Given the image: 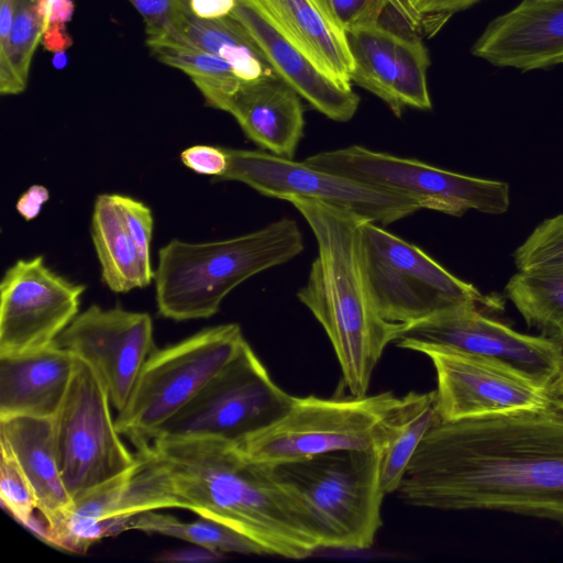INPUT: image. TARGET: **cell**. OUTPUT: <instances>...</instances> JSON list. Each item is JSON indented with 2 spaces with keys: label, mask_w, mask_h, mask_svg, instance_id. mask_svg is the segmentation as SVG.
I'll use <instances>...</instances> for the list:
<instances>
[{
  "label": "cell",
  "mask_w": 563,
  "mask_h": 563,
  "mask_svg": "<svg viewBox=\"0 0 563 563\" xmlns=\"http://www.w3.org/2000/svg\"><path fill=\"white\" fill-rule=\"evenodd\" d=\"M287 36L339 84L351 87L353 59L345 32L321 0H256Z\"/></svg>",
  "instance_id": "7402d4cb"
},
{
  "label": "cell",
  "mask_w": 563,
  "mask_h": 563,
  "mask_svg": "<svg viewBox=\"0 0 563 563\" xmlns=\"http://www.w3.org/2000/svg\"><path fill=\"white\" fill-rule=\"evenodd\" d=\"M398 347L426 354L451 351L489 360L551 390L563 368V345L543 335L518 332L487 316L483 307L465 303L404 325Z\"/></svg>",
  "instance_id": "7c38bea8"
},
{
  "label": "cell",
  "mask_w": 563,
  "mask_h": 563,
  "mask_svg": "<svg viewBox=\"0 0 563 563\" xmlns=\"http://www.w3.org/2000/svg\"><path fill=\"white\" fill-rule=\"evenodd\" d=\"M0 441L19 462L34 489L37 508L49 523L73 504L56 460L52 418L0 419Z\"/></svg>",
  "instance_id": "cb8c5ba5"
},
{
  "label": "cell",
  "mask_w": 563,
  "mask_h": 563,
  "mask_svg": "<svg viewBox=\"0 0 563 563\" xmlns=\"http://www.w3.org/2000/svg\"><path fill=\"white\" fill-rule=\"evenodd\" d=\"M85 290L53 272L41 255L18 260L0 283V356L52 345L78 314Z\"/></svg>",
  "instance_id": "5bb4252c"
},
{
  "label": "cell",
  "mask_w": 563,
  "mask_h": 563,
  "mask_svg": "<svg viewBox=\"0 0 563 563\" xmlns=\"http://www.w3.org/2000/svg\"><path fill=\"white\" fill-rule=\"evenodd\" d=\"M443 421L558 408L550 389L499 363L451 351L426 353Z\"/></svg>",
  "instance_id": "9a60e30c"
},
{
  "label": "cell",
  "mask_w": 563,
  "mask_h": 563,
  "mask_svg": "<svg viewBox=\"0 0 563 563\" xmlns=\"http://www.w3.org/2000/svg\"><path fill=\"white\" fill-rule=\"evenodd\" d=\"M472 54L522 71L562 64L563 0H521L488 23Z\"/></svg>",
  "instance_id": "d6986e66"
},
{
  "label": "cell",
  "mask_w": 563,
  "mask_h": 563,
  "mask_svg": "<svg viewBox=\"0 0 563 563\" xmlns=\"http://www.w3.org/2000/svg\"><path fill=\"white\" fill-rule=\"evenodd\" d=\"M181 163L197 174L213 176L217 180L228 168V154L224 147L197 144L180 153Z\"/></svg>",
  "instance_id": "8d00e7d4"
},
{
  "label": "cell",
  "mask_w": 563,
  "mask_h": 563,
  "mask_svg": "<svg viewBox=\"0 0 563 563\" xmlns=\"http://www.w3.org/2000/svg\"><path fill=\"white\" fill-rule=\"evenodd\" d=\"M133 468L88 490L53 518L47 544L85 554L101 539L129 530L132 517L124 503Z\"/></svg>",
  "instance_id": "603a6c76"
},
{
  "label": "cell",
  "mask_w": 563,
  "mask_h": 563,
  "mask_svg": "<svg viewBox=\"0 0 563 563\" xmlns=\"http://www.w3.org/2000/svg\"><path fill=\"white\" fill-rule=\"evenodd\" d=\"M556 407L563 410V368L551 386Z\"/></svg>",
  "instance_id": "7bdbcfd3"
},
{
  "label": "cell",
  "mask_w": 563,
  "mask_h": 563,
  "mask_svg": "<svg viewBox=\"0 0 563 563\" xmlns=\"http://www.w3.org/2000/svg\"><path fill=\"white\" fill-rule=\"evenodd\" d=\"M74 9L71 0H36L43 33L51 29L66 27V23L71 20Z\"/></svg>",
  "instance_id": "f35d334b"
},
{
  "label": "cell",
  "mask_w": 563,
  "mask_h": 563,
  "mask_svg": "<svg viewBox=\"0 0 563 563\" xmlns=\"http://www.w3.org/2000/svg\"><path fill=\"white\" fill-rule=\"evenodd\" d=\"M231 15L249 30L275 73L316 110L339 122L354 117L358 96L305 54L256 0H238Z\"/></svg>",
  "instance_id": "ac0fdd59"
},
{
  "label": "cell",
  "mask_w": 563,
  "mask_h": 563,
  "mask_svg": "<svg viewBox=\"0 0 563 563\" xmlns=\"http://www.w3.org/2000/svg\"><path fill=\"white\" fill-rule=\"evenodd\" d=\"M146 44L161 63L188 75L211 108L221 110L242 82L222 58L181 38L164 36Z\"/></svg>",
  "instance_id": "83f0119b"
},
{
  "label": "cell",
  "mask_w": 563,
  "mask_h": 563,
  "mask_svg": "<svg viewBox=\"0 0 563 563\" xmlns=\"http://www.w3.org/2000/svg\"><path fill=\"white\" fill-rule=\"evenodd\" d=\"M77 361L75 354L54 343L0 356V419L53 418L66 396Z\"/></svg>",
  "instance_id": "44dd1931"
},
{
  "label": "cell",
  "mask_w": 563,
  "mask_h": 563,
  "mask_svg": "<svg viewBox=\"0 0 563 563\" xmlns=\"http://www.w3.org/2000/svg\"><path fill=\"white\" fill-rule=\"evenodd\" d=\"M49 191L43 185L30 186L18 199L15 209L26 221L35 219L48 201Z\"/></svg>",
  "instance_id": "60d3db41"
},
{
  "label": "cell",
  "mask_w": 563,
  "mask_h": 563,
  "mask_svg": "<svg viewBox=\"0 0 563 563\" xmlns=\"http://www.w3.org/2000/svg\"><path fill=\"white\" fill-rule=\"evenodd\" d=\"M302 250L300 229L288 218L221 241L172 240L158 252L157 311L174 321L210 318L244 280L290 261Z\"/></svg>",
  "instance_id": "277c9868"
},
{
  "label": "cell",
  "mask_w": 563,
  "mask_h": 563,
  "mask_svg": "<svg viewBox=\"0 0 563 563\" xmlns=\"http://www.w3.org/2000/svg\"><path fill=\"white\" fill-rule=\"evenodd\" d=\"M119 211L124 220L146 274L154 280L155 272L151 263V242L153 236V216L151 209L132 197L113 194Z\"/></svg>",
  "instance_id": "836d02e7"
},
{
  "label": "cell",
  "mask_w": 563,
  "mask_h": 563,
  "mask_svg": "<svg viewBox=\"0 0 563 563\" xmlns=\"http://www.w3.org/2000/svg\"><path fill=\"white\" fill-rule=\"evenodd\" d=\"M129 530L176 538L222 554L266 555L264 550L246 536L205 517L192 522H184L170 515L147 510L131 518Z\"/></svg>",
  "instance_id": "f546056e"
},
{
  "label": "cell",
  "mask_w": 563,
  "mask_h": 563,
  "mask_svg": "<svg viewBox=\"0 0 563 563\" xmlns=\"http://www.w3.org/2000/svg\"><path fill=\"white\" fill-rule=\"evenodd\" d=\"M360 245L372 298L388 322L407 325L465 303L496 306L420 247L375 222H361Z\"/></svg>",
  "instance_id": "52a82bcc"
},
{
  "label": "cell",
  "mask_w": 563,
  "mask_h": 563,
  "mask_svg": "<svg viewBox=\"0 0 563 563\" xmlns=\"http://www.w3.org/2000/svg\"><path fill=\"white\" fill-rule=\"evenodd\" d=\"M91 238L101 267L102 282L114 292L148 286L137 247L126 229L113 194L96 198L91 217Z\"/></svg>",
  "instance_id": "d4e9b609"
},
{
  "label": "cell",
  "mask_w": 563,
  "mask_h": 563,
  "mask_svg": "<svg viewBox=\"0 0 563 563\" xmlns=\"http://www.w3.org/2000/svg\"><path fill=\"white\" fill-rule=\"evenodd\" d=\"M294 398L272 379L244 340L198 394L154 432L151 442L212 438L239 444L280 419Z\"/></svg>",
  "instance_id": "9c48e42d"
},
{
  "label": "cell",
  "mask_w": 563,
  "mask_h": 563,
  "mask_svg": "<svg viewBox=\"0 0 563 563\" xmlns=\"http://www.w3.org/2000/svg\"><path fill=\"white\" fill-rule=\"evenodd\" d=\"M42 35L43 25L36 0H22L7 37L0 42L1 95H19L25 90L31 63Z\"/></svg>",
  "instance_id": "4dcf8cb0"
},
{
  "label": "cell",
  "mask_w": 563,
  "mask_h": 563,
  "mask_svg": "<svg viewBox=\"0 0 563 563\" xmlns=\"http://www.w3.org/2000/svg\"><path fill=\"white\" fill-rule=\"evenodd\" d=\"M0 498L3 508L24 525L37 508V498L10 448L0 441Z\"/></svg>",
  "instance_id": "d6a6232c"
},
{
  "label": "cell",
  "mask_w": 563,
  "mask_h": 563,
  "mask_svg": "<svg viewBox=\"0 0 563 563\" xmlns=\"http://www.w3.org/2000/svg\"><path fill=\"white\" fill-rule=\"evenodd\" d=\"M399 400L390 391L350 399L295 397L280 419L235 445L269 465L342 450H380Z\"/></svg>",
  "instance_id": "8992f818"
},
{
  "label": "cell",
  "mask_w": 563,
  "mask_h": 563,
  "mask_svg": "<svg viewBox=\"0 0 563 563\" xmlns=\"http://www.w3.org/2000/svg\"><path fill=\"white\" fill-rule=\"evenodd\" d=\"M269 465V464H268ZM380 450H342L272 465L309 514L322 549L373 547L386 496L379 479Z\"/></svg>",
  "instance_id": "5b68a950"
},
{
  "label": "cell",
  "mask_w": 563,
  "mask_h": 563,
  "mask_svg": "<svg viewBox=\"0 0 563 563\" xmlns=\"http://www.w3.org/2000/svg\"><path fill=\"white\" fill-rule=\"evenodd\" d=\"M518 271L563 267V213L539 223L514 253Z\"/></svg>",
  "instance_id": "1f68e13d"
},
{
  "label": "cell",
  "mask_w": 563,
  "mask_h": 563,
  "mask_svg": "<svg viewBox=\"0 0 563 563\" xmlns=\"http://www.w3.org/2000/svg\"><path fill=\"white\" fill-rule=\"evenodd\" d=\"M228 168L218 180L247 185L257 192L289 201L311 199L349 211L365 221L389 224L423 209L408 195L387 191L265 151L224 147Z\"/></svg>",
  "instance_id": "4fadbf2b"
},
{
  "label": "cell",
  "mask_w": 563,
  "mask_h": 563,
  "mask_svg": "<svg viewBox=\"0 0 563 563\" xmlns=\"http://www.w3.org/2000/svg\"><path fill=\"white\" fill-rule=\"evenodd\" d=\"M505 294L529 327L563 345V267L518 271Z\"/></svg>",
  "instance_id": "f1b7e54d"
},
{
  "label": "cell",
  "mask_w": 563,
  "mask_h": 563,
  "mask_svg": "<svg viewBox=\"0 0 563 563\" xmlns=\"http://www.w3.org/2000/svg\"><path fill=\"white\" fill-rule=\"evenodd\" d=\"M142 15L146 40L177 37L179 12L174 0H129Z\"/></svg>",
  "instance_id": "d590c367"
},
{
  "label": "cell",
  "mask_w": 563,
  "mask_h": 563,
  "mask_svg": "<svg viewBox=\"0 0 563 563\" xmlns=\"http://www.w3.org/2000/svg\"><path fill=\"white\" fill-rule=\"evenodd\" d=\"M441 421L435 390L400 397L390 434L380 449L379 479L385 495L397 492L418 446Z\"/></svg>",
  "instance_id": "4316f807"
},
{
  "label": "cell",
  "mask_w": 563,
  "mask_h": 563,
  "mask_svg": "<svg viewBox=\"0 0 563 563\" xmlns=\"http://www.w3.org/2000/svg\"><path fill=\"white\" fill-rule=\"evenodd\" d=\"M222 553L196 545L168 550L156 558L161 562H216L223 559Z\"/></svg>",
  "instance_id": "b9f144b4"
},
{
  "label": "cell",
  "mask_w": 563,
  "mask_h": 563,
  "mask_svg": "<svg viewBox=\"0 0 563 563\" xmlns=\"http://www.w3.org/2000/svg\"><path fill=\"white\" fill-rule=\"evenodd\" d=\"M130 484L135 514L183 508L221 522L266 555L302 560L322 549L306 508L272 465L212 438H157L136 449Z\"/></svg>",
  "instance_id": "7a4b0ae2"
},
{
  "label": "cell",
  "mask_w": 563,
  "mask_h": 563,
  "mask_svg": "<svg viewBox=\"0 0 563 563\" xmlns=\"http://www.w3.org/2000/svg\"><path fill=\"white\" fill-rule=\"evenodd\" d=\"M236 323L203 329L185 340L155 350L144 363L115 428L135 449L148 444L154 432L232 358L244 341Z\"/></svg>",
  "instance_id": "ba28073f"
},
{
  "label": "cell",
  "mask_w": 563,
  "mask_h": 563,
  "mask_svg": "<svg viewBox=\"0 0 563 563\" xmlns=\"http://www.w3.org/2000/svg\"><path fill=\"white\" fill-rule=\"evenodd\" d=\"M110 397L99 376L82 360L66 396L52 418L56 460L71 501L133 468L110 411Z\"/></svg>",
  "instance_id": "8fae6325"
},
{
  "label": "cell",
  "mask_w": 563,
  "mask_h": 563,
  "mask_svg": "<svg viewBox=\"0 0 563 563\" xmlns=\"http://www.w3.org/2000/svg\"><path fill=\"white\" fill-rule=\"evenodd\" d=\"M345 35L353 59L351 81L380 98L397 117L407 107L431 109L430 59L419 36L383 23L356 27Z\"/></svg>",
  "instance_id": "e0dca14e"
},
{
  "label": "cell",
  "mask_w": 563,
  "mask_h": 563,
  "mask_svg": "<svg viewBox=\"0 0 563 563\" xmlns=\"http://www.w3.org/2000/svg\"><path fill=\"white\" fill-rule=\"evenodd\" d=\"M335 23L344 31L383 23L386 9L400 0H321Z\"/></svg>",
  "instance_id": "e575fe53"
},
{
  "label": "cell",
  "mask_w": 563,
  "mask_h": 563,
  "mask_svg": "<svg viewBox=\"0 0 563 563\" xmlns=\"http://www.w3.org/2000/svg\"><path fill=\"white\" fill-rule=\"evenodd\" d=\"M404 2V4L406 5V8L408 9V12H409V8L417 1V0H401ZM410 14V13H409Z\"/></svg>",
  "instance_id": "ee69618b"
},
{
  "label": "cell",
  "mask_w": 563,
  "mask_h": 563,
  "mask_svg": "<svg viewBox=\"0 0 563 563\" xmlns=\"http://www.w3.org/2000/svg\"><path fill=\"white\" fill-rule=\"evenodd\" d=\"M478 0H417L410 8L409 13L415 16H438L448 19L455 12L465 10Z\"/></svg>",
  "instance_id": "ab89813d"
},
{
  "label": "cell",
  "mask_w": 563,
  "mask_h": 563,
  "mask_svg": "<svg viewBox=\"0 0 563 563\" xmlns=\"http://www.w3.org/2000/svg\"><path fill=\"white\" fill-rule=\"evenodd\" d=\"M178 38L227 62L243 81L276 76L249 30L234 16L200 20L180 14Z\"/></svg>",
  "instance_id": "484cf974"
},
{
  "label": "cell",
  "mask_w": 563,
  "mask_h": 563,
  "mask_svg": "<svg viewBox=\"0 0 563 563\" xmlns=\"http://www.w3.org/2000/svg\"><path fill=\"white\" fill-rule=\"evenodd\" d=\"M54 344L95 371L118 412L128 402L144 363L156 350L148 313L97 305L77 314Z\"/></svg>",
  "instance_id": "2e32d148"
},
{
  "label": "cell",
  "mask_w": 563,
  "mask_h": 563,
  "mask_svg": "<svg viewBox=\"0 0 563 563\" xmlns=\"http://www.w3.org/2000/svg\"><path fill=\"white\" fill-rule=\"evenodd\" d=\"M245 135L264 151L294 158L303 136L300 95L278 75L243 81L225 101Z\"/></svg>",
  "instance_id": "ffe728a7"
},
{
  "label": "cell",
  "mask_w": 563,
  "mask_h": 563,
  "mask_svg": "<svg viewBox=\"0 0 563 563\" xmlns=\"http://www.w3.org/2000/svg\"><path fill=\"white\" fill-rule=\"evenodd\" d=\"M179 14L200 20L231 15L238 0H174Z\"/></svg>",
  "instance_id": "74e56055"
},
{
  "label": "cell",
  "mask_w": 563,
  "mask_h": 563,
  "mask_svg": "<svg viewBox=\"0 0 563 563\" xmlns=\"http://www.w3.org/2000/svg\"><path fill=\"white\" fill-rule=\"evenodd\" d=\"M396 493L415 507L503 511L563 526V410L442 420Z\"/></svg>",
  "instance_id": "6da1fadb"
},
{
  "label": "cell",
  "mask_w": 563,
  "mask_h": 563,
  "mask_svg": "<svg viewBox=\"0 0 563 563\" xmlns=\"http://www.w3.org/2000/svg\"><path fill=\"white\" fill-rule=\"evenodd\" d=\"M289 202L306 219L318 245L297 297L324 329L352 397L366 396L377 363L404 325L386 321L372 298L360 245L365 220L311 199Z\"/></svg>",
  "instance_id": "3957f363"
},
{
  "label": "cell",
  "mask_w": 563,
  "mask_h": 563,
  "mask_svg": "<svg viewBox=\"0 0 563 563\" xmlns=\"http://www.w3.org/2000/svg\"><path fill=\"white\" fill-rule=\"evenodd\" d=\"M305 162L387 191L418 199L423 209L450 216L468 210L503 214L510 206L505 181L463 175L427 163L352 145L311 155Z\"/></svg>",
  "instance_id": "30bf717a"
}]
</instances>
